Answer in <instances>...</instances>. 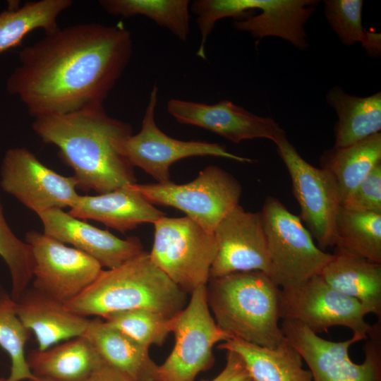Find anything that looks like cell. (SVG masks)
<instances>
[{"mask_svg":"<svg viewBox=\"0 0 381 381\" xmlns=\"http://www.w3.org/2000/svg\"><path fill=\"white\" fill-rule=\"evenodd\" d=\"M133 53L122 23L59 27L19 52L6 88L33 118L103 104Z\"/></svg>","mask_w":381,"mask_h":381,"instance_id":"1","label":"cell"},{"mask_svg":"<svg viewBox=\"0 0 381 381\" xmlns=\"http://www.w3.org/2000/svg\"><path fill=\"white\" fill-rule=\"evenodd\" d=\"M34 132L55 145L74 171L78 188L99 194L137 183L133 167L121 152L131 126L107 114L103 104L34 118Z\"/></svg>","mask_w":381,"mask_h":381,"instance_id":"2","label":"cell"},{"mask_svg":"<svg viewBox=\"0 0 381 381\" xmlns=\"http://www.w3.org/2000/svg\"><path fill=\"white\" fill-rule=\"evenodd\" d=\"M187 304V294L176 286L143 251L123 265L101 272L79 296L64 303L83 317L104 318L134 309H146L171 318Z\"/></svg>","mask_w":381,"mask_h":381,"instance_id":"3","label":"cell"},{"mask_svg":"<svg viewBox=\"0 0 381 381\" xmlns=\"http://www.w3.org/2000/svg\"><path fill=\"white\" fill-rule=\"evenodd\" d=\"M281 290L258 270L210 278L206 284L217 325L232 338L270 349L285 340L279 324Z\"/></svg>","mask_w":381,"mask_h":381,"instance_id":"4","label":"cell"},{"mask_svg":"<svg viewBox=\"0 0 381 381\" xmlns=\"http://www.w3.org/2000/svg\"><path fill=\"white\" fill-rule=\"evenodd\" d=\"M270 258L269 276L282 289L320 274L332 254L320 249L300 217L268 196L260 211Z\"/></svg>","mask_w":381,"mask_h":381,"instance_id":"5","label":"cell"},{"mask_svg":"<svg viewBox=\"0 0 381 381\" xmlns=\"http://www.w3.org/2000/svg\"><path fill=\"white\" fill-rule=\"evenodd\" d=\"M286 341L298 352L313 381H381V320L365 339L364 360L356 363L349 357L351 346L360 339L343 341L321 338L306 325L289 320L280 325Z\"/></svg>","mask_w":381,"mask_h":381,"instance_id":"6","label":"cell"},{"mask_svg":"<svg viewBox=\"0 0 381 381\" xmlns=\"http://www.w3.org/2000/svg\"><path fill=\"white\" fill-rule=\"evenodd\" d=\"M153 224V263L186 294L205 286L217 252L214 233L186 216H164Z\"/></svg>","mask_w":381,"mask_h":381,"instance_id":"7","label":"cell"},{"mask_svg":"<svg viewBox=\"0 0 381 381\" xmlns=\"http://www.w3.org/2000/svg\"><path fill=\"white\" fill-rule=\"evenodd\" d=\"M174 346L157 365L154 381H194L214 363L213 346L232 337L216 323L207 298L206 285L195 289L183 309L171 318Z\"/></svg>","mask_w":381,"mask_h":381,"instance_id":"8","label":"cell"},{"mask_svg":"<svg viewBox=\"0 0 381 381\" xmlns=\"http://www.w3.org/2000/svg\"><path fill=\"white\" fill-rule=\"evenodd\" d=\"M151 204L172 207L207 231L214 233L220 221L236 205L242 193L240 182L215 165L206 167L190 182L134 184Z\"/></svg>","mask_w":381,"mask_h":381,"instance_id":"9","label":"cell"},{"mask_svg":"<svg viewBox=\"0 0 381 381\" xmlns=\"http://www.w3.org/2000/svg\"><path fill=\"white\" fill-rule=\"evenodd\" d=\"M281 318L300 322L315 334L335 326L349 328L365 340L373 325L368 310L358 301L335 290L320 274L293 287L281 289Z\"/></svg>","mask_w":381,"mask_h":381,"instance_id":"10","label":"cell"},{"mask_svg":"<svg viewBox=\"0 0 381 381\" xmlns=\"http://www.w3.org/2000/svg\"><path fill=\"white\" fill-rule=\"evenodd\" d=\"M158 87L155 85L142 121L140 131L131 135L121 144V152L130 164L151 176L157 183H167L170 167L176 162L192 157H217L241 163L253 159L229 152L226 147L217 143L201 140L184 141L171 138L157 126L155 114L158 101Z\"/></svg>","mask_w":381,"mask_h":381,"instance_id":"11","label":"cell"},{"mask_svg":"<svg viewBox=\"0 0 381 381\" xmlns=\"http://www.w3.org/2000/svg\"><path fill=\"white\" fill-rule=\"evenodd\" d=\"M292 183L301 217L322 250L334 246L336 219L341 202L332 174L305 160L286 135L274 143Z\"/></svg>","mask_w":381,"mask_h":381,"instance_id":"12","label":"cell"},{"mask_svg":"<svg viewBox=\"0 0 381 381\" xmlns=\"http://www.w3.org/2000/svg\"><path fill=\"white\" fill-rule=\"evenodd\" d=\"M34 258L32 287L66 303L89 287L102 271L94 258L36 231L25 235Z\"/></svg>","mask_w":381,"mask_h":381,"instance_id":"13","label":"cell"},{"mask_svg":"<svg viewBox=\"0 0 381 381\" xmlns=\"http://www.w3.org/2000/svg\"><path fill=\"white\" fill-rule=\"evenodd\" d=\"M0 186L38 215L73 205L79 195L73 176L60 175L44 165L28 149H8L2 159Z\"/></svg>","mask_w":381,"mask_h":381,"instance_id":"14","label":"cell"},{"mask_svg":"<svg viewBox=\"0 0 381 381\" xmlns=\"http://www.w3.org/2000/svg\"><path fill=\"white\" fill-rule=\"evenodd\" d=\"M217 252L210 278L248 271L270 272V258L260 212L234 207L217 224Z\"/></svg>","mask_w":381,"mask_h":381,"instance_id":"15","label":"cell"},{"mask_svg":"<svg viewBox=\"0 0 381 381\" xmlns=\"http://www.w3.org/2000/svg\"><path fill=\"white\" fill-rule=\"evenodd\" d=\"M167 111L179 123L204 128L234 143L256 138L274 143L286 135L272 118L254 114L227 99L209 104L171 99Z\"/></svg>","mask_w":381,"mask_h":381,"instance_id":"16","label":"cell"},{"mask_svg":"<svg viewBox=\"0 0 381 381\" xmlns=\"http://www.w3.org/2000/svg\"><path fill=\"white\" fill-rule=\"evenodd\" d=\"M44 234L68 243L108 269L117 267L142 253L137 237L121 239L107 230L92 226L61 209H52L38 215Z\"/></svg>","mask_w":381,"mask_h":381,"instance_id":"17","label":"cell"},{"mask_svg":"<svg viewBox=\"0 0 381 381\" xmlns=\"http://www.w3.org/2000/svg\"><path fill=\"white\" fill-rule=\"evenodd\" d=\"M16 313L35 335L38 350L83 336L90 320L75 314L64 303L34 287L28 288L16 301Z\"/></svg>","mask_w":381,"mask_h":381,"instance_id":"18","label":"cell"},{"mask_svg":"<svg viewBox=\"0 0 381 381\" xmlns=\"http://www.w3.org/2000/svg\"><path fill=\"white\" fill-rule=\"evenodd\" d=\"M68 213L78 219L102 222L121 233L143 223H154L164 214L128 185L97 195H79Z\"/></svg>","mask_w":381,"mask_h":381,"instance_id":"19","label":"cell"},{"mask_svg":"<svg viewBox=\"0 0 381 381\" xmlns=\"http://www.w3.org/2000/svg\"><path fill=\"white\" fill-rule=\"evenodd\" d=\"M318 3L315 0H255L254 8L261 12L236 20L233 25L258 41L276 37L303 50L309 46L305 25Z\"/></svg>","mask_w":381,"mask_h":381,"instance_id":"20","label":"cell"},{"mask_svg":"<svg viewBox=\"0 0 381 381\" xmlns=\"http://www.w3.org/2000/svg\"><path fill=\"white\" fill-rule=\"evenodd\" d=\"M320 275L333 289L356 299L381 320V263L336 248Z\"/></svg>","mask_w":381,"mask_h":381,"instance_id":"21","label":"cell"},{"mask_svg":"<svg viewBox=\"0 0 381 381\" xmlns=\"http://www.w3.org/2000/svg\"><path fill=\"white\" fill-rule=\"evenodd\" d=\"M26 359L35 376L55 381H85L104 363L84 335L42 351L33 349Z\"/></svg>","mask_w":381,"mask_h":381,"instance_id":"22","label":"cell"},{"mask_svg":"<svg viewBox=\"0 0 381 381\" xmlns=\"http://www.w3.org/2000/svg\"><path fill=\"white\" fill-rule=\"evenodd\" d=\"M243 359L254 381H313L298 352L286 341L270 349L232 338L217 346Z\"/></svg>","mask_w":381,"mask_h":381,"instance_id":"23","label":"cell"},{"mask_svg":"<svg viewBox=\"0 0 381 381\" xmlns=\"http://www.w3.org/2000/svg\"><path fill=\"white\" fill-rule=\"evenodd\" d=\"M102 361L133 381H154L157 365L148 350L99 319L90 320L84 334Z\"/></svg>","mask_w":381,"mask_h":381,"instance_id":"24","label":"cell"},{"mask_svg":"<svg viewBox=\"0 0 381 381\" xmlns=\"http://www.w3.org/2000/svg\"><path fill=\"white\" fill-rule=\"evenodd\" d=\"M326 100L338 118L334 126V147H346L380 133V92L358 97L334 86L327 93Z\"/></svg>","mask_w":381,"mask_h":381,"instance_id":"25","label":"cell"},{"mask_svg":"<svg viewBox=\"0 0 381 381\" xmlns=\"http://www.w3.org/2000/svg\"><path fill=\"white\" fill-rule=\"evenodd\" d=\"M321 168L334 179L342 202L368 174L381 162V133L344 147L325 150L320 156Z\"/></svg>","mask_w":381,"mask_h":381,"instance_id":"26","label":"cell"},{"mask_svg":"<svg viewBox=\"0 0 381 381\" xmlns=\"http://www.w3.org/2000/svg\"><path fill=\"white\" fill-rule=\"evenodd\" d=\"M73 4L71 0H39L19 4L9 3L0 12V55L19 47L30 32H52L59 26V16Z\"/></svg>","mask_w":381,"mask_h":381,"instance_id":"27","label":"cell"},{"mask_svg":"<svg viewBox=\"0 0 381 381\" xmlns=\"http://www.w3.org/2000/svg\"><path fill=\"white\" fill-rule=\"evenodd\" d=\"M334 246L381 263V214L340 207L335 224Z\"/></svg>","mask_w":381,"mask_h":381,"instance_id":"28","label":"cell"},{"mask_svg":"<svg viewBox=\"0 0 381 381\" xmlns=\"http://www.w3.org/2000/svg\"><path fill=\"white\" fill-rule=\"evenodd\" d=\"M99 4L112 16H145L182 42L188 40L190 6L188 0H100Z\"/></svg>","mask_w":381,"mask_h":381,"instance_id":"29","label":"cell"},{"mask_svg":"<svg viewBox=\"0 0 381 381\" xmlns=\"http://www.w3.org/2000/svg\"><path fill=\"white\" fill-rule=\"evenodd\" d=\"M324 2L327 21L344 44L350 46L359 42L370 57L380 56L381 35L364 28L362 0H326Z\"/></svg>","mask_w":381,"mask_h":381,"instance_id":"30","label":"cell"},{"mask_svg":"<svg viewBox=\"0 0 381 381\" xmlns=\"http://www.w3.org/2000/svg\"><path fill=\"white\" fill-rule=\"evenodd\" d=\"M31 332L24 326L16 313V301L0 289V347L9 356V381H29L36 376L30 370L25 348Z\"/></svg>","mask_w":381,"mask_h":381,"instance_id":"31","label":"cell"},{"mask_svg":"<svg viewBox=\"0 0 381 381\" xmlns=\"http://www.w3.org/2000/svg\"><path fill=\"white\" fill-rule=\"evenodd\" d=\"M103 318L109 326L147 349L162 345L171 332V318L146 309L116 312Z\"/></svg>","mask_w":381,"mask_h":381,"instance_id":"32","label":"cell"},{"mask_svg":"<svg viewBox=\"0 0 381 381\" xmlns=\"http://www.w3.org/2000/svg\"><path fill=\"white\" fill-rule=\"evenodd\" d=\"M0 256L10 272L11 296L17 301L32 279L34 258L30 246L19 239L8 226L4 215L1 200Z\"/></svg>","mask_w":381,"mask_h":381,"instance_id":"33","label":"cell"},{"mask_svg":"<svg viewBox=\"0 0 381 381\" xmlns=\"http://www.w3.org/2000/svg\"><path fill=\"white\" fill-rule=\"evenodd\" d=\"M190 7L200 34L196 56L202 59H206V42L218 20L228 17L244 18L253 10L252 0H196Z\"/></svg>","mask_w":381,"mask_h":381,"instance_id":"34","label":"cell"},{"mask_svg":"<svg viewBox=\"0 0 381 381\" xmlns=\"http://www.w3.org/2000/svg\"><path fill=\"white\" fill-rule=\"evenodd\" d=\"M341 207L353 211L381 214V162L358 184Z\"/></svg>","mask_w":381,"mask_h":381,"instance_id":"35","label":"cell"},{"mask_svg":"<svg viewBox=\"0 0 381 381\" xmlns=\"http://www.w3.org/2000/svg\"><path fill=\"white\" fill-rule=\"evenodd\" d=\"M201 381H254L241 357L233 351H226V363L222 371L210 380Z\"/></svg>","mask_w":381,"mask_h":381,"instance_id":"36","label":"cell"},{"mask_svg":"<svg viewBox=\"0 0 381 381\" xmlns=\"http://www.w3.org/2000/svg\"><path fill=\"white\" fill-rule=\"evenodd\" d=\"M85 381H133L128 376L119 370L108 365L105 363L97 368Z\"/></svg>","mask_w":381,"mask_h":381,"instance_id":"37","label":"cell"},{"mask_svg":"<svg viewBox=\"0 0 381 381\" xmlns=\"http://www.w3.org/2000/svg\"><path fill=\"white\" fill-rule=\"evenodd\" d=\"M31 381H55V380L48 379V378L36 377L35 380H31Z\"/></svg>","mask_w":381,"mask_h":381,"instance_id":"38","label":"cell"},{"mask_svg":"<svg viewBox=\"0 0 381 381\" xmlns=\"http://www.w3.org/2000/svg\"><path fill=\"white\" fill-rule=\"evenodd\" d=\"M0 381H9V380H8V378L6 379L0 378Z\"/></svg>","mask_w":381,"mask_h":381,"instance_id":"39","label":"cell"}]
</instances>
